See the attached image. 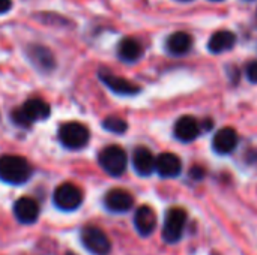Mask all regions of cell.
Wrapping results in <instances>:
<instances>
[{
    "instance_id": "obj_8",
    "label": "cell",
    "mask_w": 257,
    "mask_h": 255,
    "mask_svg": "<svg viewBox=\"0 0 257 255\" xmlns=\"http://www.w3.org/2000/svg\"><path fill=\"white\" fill-rule=\"evenodd\" d=\"M98 77L99 80L116 95H120V96H133V95H137L140 92V87L131 81H128L126 78H122V77H117L108 71H104L101 69L98 72Z\"/></svg>"
},
{
    "instance_id": "obj_11",
    "label": "cell",
    "mask_w": 257,
    "mask_h": 255,
    "mask_svg": "<svg viewBox=\"0 0 257 255\" xmlns=\"http://www.w3.org/2000/svg\"><path fill=\"white\" fill-rule=\"evenodd\" d=\"M239 137L233 128H221L212 138V149L218 155H229L238 146Z\"/></svg>"
},
{
    "instance_id": "obj_22",
    "label": "cell",
    "mask_w": 257,
    "mask_h": 255,
    "mask_svg": "<svg viewBox=\"0 0 257 255\" xmlns=\"http://www.w3.org/2000/svg\"><path fill=\"white\" fill-rule=\"evenodd\" d=\"M205 168L203 167H197V165H194V167H191V170H190V177L193 179V180H196V182H199V180H202L203 177H205Z\"/></svg>"
},
{
    "instance_id": "obj_25",
    "label": "cell",
    "mask_w": 257,
    "mask_h": 255,
    "mask_svg": "<svg viewBox=\"0 0 257 255\" xmlns=\"http://www.w3.org/2000/svg\"><path fill=\"white\" fill-rule=\"evenodd\" d=\"M181 2H191V0H181Z\"/></svg>"
},
{
    "instance_id": "obj_23",
    "label": "cell",
    "mask_w": 257,
    "mask_h": 255,
    "mask_svg": "<svg viewBox=\"0 0 257 255\" xmlns=\"http://www.w3.org/2000/svg\"><path fill=\"white\" fill-rule=\"evenodd\" d=\"M12 9V0H0V15Z\"/></svg>"
},
{
    "instance_id": "obj_15",
    "label": "cell",
    "mask_w": 257,
    "mask_h": 255,
    "mask_svg": "<svg viewBox=\"0 0 257 255\" xmlns=\"http://www.w3.org/2000/svg\"><path fill=\"white\" fill-rule=\"evenodd\" d=\"M14 215L21 224H33L39 218V206L30 197H21L14 204Z\"/></svg>"
},
{
    "instance_id": "obj_3",
    "label": "cell",
    "mask_w": 257,
    "mask_h": 255,
    "mask_svg": "<svg viewBox=\"0 0 257 255\" xmlns=\"http://www.w3.org/2000/svg\"><path fill=\"white\" fill-rule=\"evenodd\" d=\"M98 162L107 174L113 177H119L125 173L126 165H128L126 152L117 144L107 146L99 152Z\"/></svg>"
},
{
    "instance_id": "obj_5",
    "label": "cell",
    "mask_w": 257,
    "mask_h": 255,
    "mask_svg": "<svg viewBox=\"0 0 257 255\" xmlns=\"http://www.w3.org/2000/svg\"><path fill=\"white\" fill-rule=\"evenodd\" d=\"M187 222V212L181 207H172L167 210L163 225V239L166 243H176L184 234Z\"/></svg>"
},
{
    "instance_id": "obj_20",
    "label": "cell",
    "mask_w": 257,
    "mask_h": 255,
    "mask_svg": "<svg viewBox=\"0 0 257 255\" xmlns=\"http://www.w3.org/2000/svg\"><path fill=\"white\" fill-rule=\"evenodd\" d=\"M102 128L113 134H123L128 129V123L119 116H108L102 122Z\"/></svg>"
},
{
    "instance_id": "obj_4",
    "label": "cell",
    "mask_w": 257,
    "mask_h": 255,
    "mask_svg": "<svg viewBox=\"0 0 257 255\" xmlns=\"http://www.w3.org/2000/svg\"><path fill=\"white\" fill-rule=\"evenodd\" d=\"M89 129L80 122H66L59 128V141L66 149H83L89 143Z\"/></svg>"
},
{
    "instance_id": "obj_16",
    "label": "cell",
    "mask_w": 257,
    "mask_h": 255,
    "mask_svg": "<svg viewBox=\"0 0 257 255\" xmlns=\"http://www.w3.org/2000/svg\"><path fill=\"white\" fill-rule=\"evenodd\" d=\"M133 167L139 176H151L155 171V156L148 147L139 146L133 152Z\"/></svg>"
},
{
    "instance_id": "obj_14",
    "label": "cell",
    "mask_w": 257,
    "mask_h": 255,
    "mask_svg": "<svg viewBox=\"0 0 257 255\" xmlns=\"http://www.w3.org/2000/svg\"><path fill=\"white\" fill-rule=\"evenodd\" d=\"M175 137L182 143L194 141L200 134V125L196 117L193 116H182L175 123Z\"/></svg>"
},
{
    "instance_id": "obj_2",
    "label": "cell",
    "mask_w": 257,
    "mask_h": 255,
    "mask_svg": "<svg viewBox=\"0 0 257 255\" xmlns=\"http://www.w3.org/2000/svg\"><path fill=\"white\" fill-rule=\"evenodd\" d=\"M50 116V105L41 98H32L26 101L20 108H17L11 117L18 126H30L33 122L45 120Z\"/></svg>"
},
{
    "instance_id": "obj_12",
    "label": "cell",
    "mask_w": 257,
    "mask_h": 255,
    "mask_svg": "<svg viewBox=\"0 0 257 255\" xmlns=\"http://www.w3.org/2000/svg\"><path fill=\"white\" fill-rule=\"evenodd\" d=\"M134 227L143 237L151 236L157 228V213L151 206H140L134 215Z\"/></svg>"
},
{
    "instance_id": "obj_19",
    "label": "cell",
    "mask_w": 257,
    "mask_h": 255,
    "mask_svg": "<svg viewBox=\"0 0 257 255\" xmlns=\"http://www.w3.org/2000/svg\"><path fill=\"white\" fill-rule=\"evenodd\" d=\"M117 56L126 63H134L143 56V47L134 38H123L117 45Z\"/></svg>"
},
{
    "instance_id": "obj_13",
    "label": "cell",
    "mask_w": 257,
    "mask_h": 255,
    "mask_svg": "<svg viewBox=\"0 0 257 255\" xmlns=\"http://www.w3.org/2000/svg\"><path fill=\"white\" fill-rule=\"evenodd\" d=\"M155 171L161 177H176L182 171V161L179 159L178 155L166 152L161 153L155 158Z\"/></svg>"
},
{
    "instance_id": "obj_24",
    "label": "cell",
    "mask_w": 257,
    "mask_h": 255,
    "mask_svg": "<svg viewBox=\"0 0 257 255\" xmlns=\"http://www.w3.org/2000/svg\"><path fill=\"white\" fill-rule=\"evenodd\" d=\"M66 255H77V254H74V252H68Z\"/></svg>"
},
{
    "instance_id": "obj_26",
    "label": "cell",
    "mask_w": 257,
    "mask_h": 255,
    "mask_svg": "<svg viewBox=\"0 0 257 255\" xmlns=\"http://www.w3.org/2000/svg\"><path fill=\"white\" fill-rule=\"evenodd\" d=\"M212 2H221V0H212Z\"/></svg>"
},
{
    "instance_id": "obj_9",
    "label": "cell",
    "mask_w": 257,
    "mask_h": 255,
    "mask_svg": "<svg viewBox=\"0 0 257 255\" xmlns=\"http://www.w3.org/2000/svg\"><path fill=\"white\" fill-rule=\"evenodd\" d=\"M26 53H27V59L38 71L51 72L56 68V59L47 47L39 44H32L27 47Z\"/></svg>"
},
{
    "instance_id": "obj_21",
    "label": "cell",
    "mask_w": 257,
    "mask_h": 255,
    "mask_svg": "<svg viewBox=\"0 0 257 255\" xmlns=\"http://www.w3.org/2000/svg\"><path fill=\"white\" fill-rule=\"evenodd\" d=\"M245 75H247V78H248L250 83L257 84V60H251L245 66Z\"/></svg>"
},
{
    "instance_id": "obj_6",
    "label": "cell",
    "mask_w": 257,
    "mask_h": 255,
    "mask_svg": "<svg viewBox=\"0 0 257 255\" xmlns=\"http://www.w3.org/2000/svg\"><path fill=\"white\" fill-rule=\"evenodd\" d=\"M83 246L93 255H108L111 251V243L107 234L95 225H87L81 230Z\"/></svg>"
},
{
    "instance_id": "obj_1",
    "label": "cell",
    "mask_w": 257,
    "mask_h": 255,
    "mask_svg": "<svg viewBox=\"0 0 257 255\" xmlns=\"http://www.w3.org/2000/svg\"><path fill=\"white\" fill-rule=\"evenodd\" d=\"M32 167L23 158L17 155H5L0 158V180L11 185L26 183L32 177Z\"/></svg>"
},
{
    "instance_id": "obj_17",
    "label": "cell",
    "mask_w": 257,
    "mask_h": 255,
    "mask_svg": "<svg viewBox=\"0 0 257 255\" xmlns=\"http://www.w3.org/2000/svg\"><path fill=\"white\" fill-rule=\"evenodd\" d=\"M193 48V36L187 32H175L166 41V50L172 56H184Z\"/></svg>"
},
{
    "instance_id": "obj_10",
    "label": "cell",
    "mask_w": 257,
    "mask_h": 255,
    "mask_svg": "<svg viewBox=\"0 0 257 255\" xmlns=\"http://www.w3.org/2000/svg\"><path fill=\"white\" fill-rule=\"evenodd\" d=\"M104 204L110 212L123 213V212H128L134 206V197L125 189L114 188V189H110L105 194Z\"/></svg>"
},
{
    "instance_id": "obj_18",
    "label": "cell",
    "mask_w": 257,
    "mask_h": 255,
    "mask_svg": "<svg viewBox=\"0 0 257 255\" xmlns=\"http://www.w3.org/2000/svg\"><path fill=\"white\" fill-rule=\"evenodd\" d=\"M235 44H236V36L230 30H218L209 38L208 50L214 54H220L232 50Z\"/></svg>"
},
{
    "instance_id": "obj_7",
    "label": "cell",
    "mask_w": 257,
    "mask_h": 255,
    "mask_svg": "<svg viewBox=\"0 0 257 255\" xmlns=\"http://www.w3.org/2000/svg\"><path fill=\"white\" fill-rule=\"evenodd\" d=\"M53 201L56 207H59L60 210L71 212L78 209L80 204L83 203V192L77 185L66 182L56 188L53 194Z\"/></svg>"
}]
</instances>
